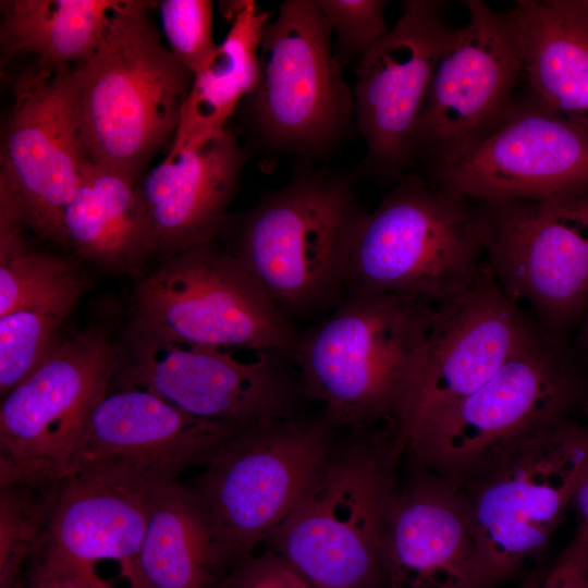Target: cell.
I'll list each match as a JSON object with an SVG mask.
<instances>
[{
  "label": "cell",
  "mask_w": 588,
  "mask_h": 588,
  "mask_svg": "<svg viewBox=\"0 0 588 588\" xmlns=\"http://www.w3.org/2000/svg\"><path fill=\"white\" fill-rule=\"evenodd\" d=\"M432 308L401 296L348 293L327 319L299 333L290 357L331 425L401 434Z\"/></svg>",
  "instance_id": "obj_1"
},
{
  "label": "cell",
  "mask_w": 588,
  "mask_h": 588,
  "mask_svg": "<svg viewBox=\"0 0 588 588\" xmlns=\"http://www.w3.org/2000/svg\"><path fill=\"white\" fill-rule=\"evenodd\" d=\"M154 4L123 0L93 57L72 69L88 160L136 181L175 136L194 79L151 23Z\"/></svg>",
  "instance_id": "obj_2"
},
{
  "label": "cell",
  "mask_w": 588,
  "mask_h": 588,
  "mask_svg": "<svg viewBox=\"0 0 588 588\" xmlns=\"http://www.w3.org/2000/svg\"><path fill=\"white\" fill-rule=\"evenodd\" d=\"M400 450L392 434L356 433L266 538L268 550L318 588L389 587L387 542L397 492L390 461Z\"/></svg>",
  "instance_id": "obj_3"
},
{
  "label": "cell",
  "mask_w": 588,
  "mask_h": 588,
  "mask_svg": "<svg viewBox=\"0 0 588 588\" xmlns=\"http://www.w3.org/2000/svg\"><path fill=\"white\" fill-rule=\"evenodd\" d=\"M485 265L468 198L405 174L363 217L345 287L348 293L401 296L437 307L469 289Z\"/></svg>",
  "instance_id": "obj_4"
},
{
  "label": "cell",
  "mask_w": 588,
  "mask_h": 588,
  "mask_svg": "<svg viewBox=\"0 0 588 588\" xmlns=\"http://www.w3.org/2000/svg\"><path fill=\"white\" fill-rule=\"evenodd\" d=\"M367 211L346 175L301 169L244 217L231 253L289 316L345 287L351 247Z\"/></svg>",
  "instance_id": "obj_5"
},
{
  "label": "cell",
  "mask_w": 588,
  "mask_h": 588,
  "mask_svg": "<svg viewBox=\"0 0 588 588\" xmlns=\"http://www.w3.org/2000/svg\"><path fill=\"white\" fill-rule=\"evenodd\" d=\"M331 37L316 0L284 1L266 24L259 82L245 99L247 122L266 155L321 157L353 133L354 94Z\"/></svg>",
  "instance_id": "obj_6"
},
{
  "label": "cell",
  "mask_w": 588,
  "mask_h": 588,
  "mask_svg": "<svg viewBox=\"0 0 588 588\" xmlns=\"http://www.w3.org/2000/svg\"><path fill=\"white\" fill-rule=\"evenodd\" d=\"M331 426L297 415L259 420L205 463L192 488L233 564L253 554L315 483L332 454Z\"/></svg>",
  "instance_id": "obj_7"
},
{
  "label": "cell",
  "mask_w": 588,
  "mask_h": 588,
  "mask_svg": "<svg viewBox=\"0 0 588 588\" xmlns=\"http://www.w3.org/2000/svg\"><path fill=\"white\" fill-rule=\"evenodd\" d=\"M588 467V429L564 418L537 429L475 473L468 502L490 588L540 553Z\"/></svg>",
  "instance_id": "obj_8"
},
{
  "label": "cell",
  "mask_w": 588,
  "mask_h": 588,
  "mask_svg": "<svg viewBox=\"0 0 588 588\" xmlns=\"http://www.w3.org/2000/svg\"><path fill=\"white\" fill-rule=\"evenodd\" d=\"M128 332L289 356L299 333L231 253L213 242L166 259L134 290Z\"/></svg>",
  "instance_id": "obj_9"
},
{
  "label": "cell",
  "mask_w": 588,
  "mask_h": 588,
  "mask_svg": "<svg viewBox=\"0 0 588 588\" xmlns=\"http://www.w3.org/2000/svg\"><path fill=\"white\" fill-rule=\"evenodd\" d=\"M120 358L105 332L86 329L61 338L47 358L1 397L0 486H51L68 475Z\"/></svg>",
  "instance_id": "obj_10"
},
{
  "label": "cell",
  "mask_w": 588,
  "mask_h": 588,
  "mask_svg": "<svg viewBox=\"0 0 588 588\" xmlns=\"http://www.w3.org/2000/svg\"><path fill=\"white\" fill-rule=\"evenodd\" d=\"M474 206L485 260L503 293L556 330L588 305V193Z\"/></svg>",
  "instance_id": "obj_11"
},
{
  "label": "cell",
  "mask_w": 588,
  "mask_h": 588,
  "mask_svg": "<svg viewBox=\"0 0 588 588\" xmlns=\"http://www.w3.org/2000/svg\"><path fill=\"white\" fill-rule=\"evenodd\" d=\"M72 69L36 62L17 76L1 149L0 205L60 243H66L65 208L88 161Z\"/></svg>",
  "instance_id": "obj_12"
},
{
  "label": "cell",
  "mask_w": 588,
  "mask_h": 588,
  "mask_svg": "<svg viewBox=\"0 0 588 588\" xmlns=\"http://www.w3.org/2000/svg\"><path fill=\"white\" fill-rule=\"evenodd\" d=\"M571 392L560 354L536 334L481 387L422 425L406 449L437 468L475 471L518 439L563 419Z\"/></svg>",
  "instance_id": "obj_13"
},
{
  "label": "cell",
  "mask_w": 588,
  "mask_h": 588,
  "mask_svg": "<svg viewBox=\"0 0 588 588\" xmlns=\"http://www.w3.org/2000/svg\"><path fill=\"white\" fill-rule=\"evenodd\" d=\"M284 356L257 352L242 360L226 348L128 332V350L115 375L119 387L149 391L200 419L245 427L296 415Z\"/></svg>",
  "instance_id": "obj_14"
},
{
  "label": "cell",
  "mask_w": 588,
  "mask_h": 588,
  "mask_svg": "<svg viewBox=\"0 0 588 588\" xmlns=\"http://www.w3.org/2000/svg\"><path fill=\"white\" fill-rule=\"evenodd\" d=\"M468 19L453 28L437 63L419 117L416 157L460 151L493 132L516 101L523 77L519 36L511 12L467 0Z\"/></svg>",
  "instance_id": "obj_15"
},
{
  "label": "cell",
  "mask_w": 588,
  "mask_h": 588,
  "mask_svg": "<svg viewBox=\"0 0 588 588\" xmlns=\"http://www.w3.org/2000/svg\"><path fill=\"white\" fill-rule=\"evenodd\" d=\"M443 2L407 0L387 34L356 63V127L366 144L357 173L400 180L416 159V133L453 27Z\"/></svg>",
  "instance_id": "obj_16"
},
{
  "label": "cell",
  "mask_w": 588,
  "mask_h": 588,
  "mask_svg": "<svg viewBox=\"0 0 588 588\" xmlns=\"http://www.w3.org/2000/svg\"><path fill=\"white\" fill-rule=\"evenodd\" d=\"M433 185L476 201L554 200L588 193V127L536 100L516 102L489 135L432 160Z\"/></svg>",
  "instance_id": "obj_17"
},
{
  "label": "cell",
  "mask_w": 588,
  "mask_h": 588,
  "mask_svg": "<svg viewBox=\"0 0 588 588\" xmlns=\"http://www.w3.org/2000/svg\"><path fill=\"white\" fill-rule=\"evenodd\" d=\"M241 428L197 418L139 388L109 389L65 477L99 475L146 489L171 483Z\"/></svg>",
  "instance_id": "obj_18"
},
{
  "label": "cell",
  "mask_w": 588,
  "mask_h": 588,
  "mask_svg": "<svg viewBox=\"0 0 588 588\" xmlns=\"http://www.w3.org/2000/svg\"><path fill=\"white\" fill-rule=\"evenodd\" d=\"M536 334L487 262L469 289L433 307L422 369L401 425L405 449L422 425L481 387Z\"/></svg>",
  "instance_id": "obj_19"
},
{
  "label": "cell",
  "mask_w": 588,
  "mask_h": 588,
  "mask_svg": "<svg viewBox=\"0 0 588 588\" xmlns=\"http://www.w3.org/2000/svg\"><path fill=\"white\" fill-rule=\"evenodd\" d=\"M245 160L236 133L225 127L203 139L172 145L138 183L152 235L164 260L213 242L226 218Z\"/></svg>",
  "instance_id": "obj_20"
},
{
  "label": "cell",
  "mask_w": 588,
  "mask_h": 588,
  "mask_svg": "<svg viewBox=\"0 0 588 588\" xmlns=\"http://www.w3.org/2000/svg\"><path fill=\"white\" fill-rule=\"evenodd\" d=\"M387 565L388 588H490L466 497L432 477L396 492Z\"/></svg>",
  "instance_id": "obj_21"
},
{
  "label": "cell",
  "mask_w": 588,
  "mask_h": 588,
  "mask_svg": "<svg viewBox=\"0 0 588 588\" xmlns=\"http://www.w3.org/2000/svg\"><path fill=\"white\" fill-rule=\"evenodd\" d=\"M149 490L91 474L61 479L54 485L47 547L95 572L98 562H117L127 588H132Z\"/></svg>",
  "instance_id": "obj_22"
},
{
  "label": "cell",
  "mask_w": 588,
  "mask_h": 588,
  "mask_svg": "<svg viewBox=\"0 0 588 588\" xmlns=\"http://www.w3.org/2000/svg\"><path fill=\"white\" fill-rule=\"evenodd\" d=\"M233 562L192 487L151 488L132 588H218Z\"/></svg>",
  "instance_id": "obj_23"
},
{
  "label": "cell",
  "mask_w": 588,
  "mask_h": 588,
  "mask_svg": "<svg viewBox=\"0 0 588 588\" xmlns=\"http://www.w3.org/2000/svg\"><path fill=\"white\" fill-rule=\"evenodd\" d=\"M510 12L532 99L588 127V1L519 0Z\"/></svg>",
  "instance_id": "obj_24"
},
{
  "label": "cell",
  "mask_w": 588,
  "mask_h": 588,
  "mask_svg": "<svg viewBox=\"0 0 588 588\" xmlns=\"http://www.w3.org/2000/svg\"><path fill=\"white\" fill-rule=\"evenodd\" d=\"M63 228L66 244L110 271L135 272L154 254L137 181L89 160L65 208Z\"/></svg>",
  "instance_id": "obj_25"
},
{
  "label": "cell",
  "mask_w": 588,
  "mask_h": 588,
  "mask_svg": "<svg viewBox=\"0 0 588 588\" xmlns=\"http://www.w3.org/2000/svg\"><path fill=\"white\" fill-rule=\"evenodd\" d=\"M231 27L211 60L196 74L172 145H186L226 127L260 77L259 48L271 13L252 0L230 2Z\"/></svg>",
  "instance_id": "obj_26"
},
{
  "label": "cell",
  "mask_w": 588,
  "mask_h": 588,
  "mask_svg": "<svg viewBox=\"0 0 588 588\" xmlns=\"http://www.w3.org/2000/svg\"><path fill=\"white\" fill-rule=\"evenodd\" d=\"M122 1H1V48L8 56H35L44 64H82L97 50Z\"/></svg>",
  "instance_id": "obj_27"
},
{
  "label": "cell",
  "mask_w": 588,
  "mask_h": 588,
  "mask_svg": "<svg viewBox=\"0 0 588 588\" xmlns=\"http://www.w3.org/2000/svg\"><path fill=\"white\" fill-rule=\"evenodd\" d=\"M77 283L0 316V394L27 378L60 341L59 330L82 294Z\"/></svg>",
  "instance_id": "obj_28"
},
{
  "label": "cell",
  "mask_w": 588,
  "mask_h": 588,
  "mask_svg": "<svg viewBox=\"0 0 588 588\" xmlns=\"http://www.w3.org/2000/svg\"><path fill=\"white\" fill-rule=\"evenodd\" d=\"M54 485L0 486V588L22 584L47 547Z\"/></svg>",
  "instance_id": "obj_29"
},
{
  "label": "cell",
  "mask_w": 588,
  "mask_h": 588,
  "mask_svg": "<svg viewBox=\"0 0 588 588\" xmlns=\"http://www.w3.org/2000/svg\"><path fill=\"white\" fill-rule=\"evenodd\" d=\"M81 282L69 261L33 249L23 237L22 223L0 207V316Z\"/></svg>",
  "instance_id": "obj_30"
},
{
  "label": "cell",
  "mask_w": 588,
  "mask_h": 588,
  "mask_svg": "<svg viewBox=\"0 0 588 588\" xmlns=\"http://www.w3.org/2000/svg\"><path fill=\"white\" fill-rule=\"evenodd\" d=\"M158 5L171 52L196 74L211 60L219 46L212 35V2L164 0Z\"/></svg>",
  "instance_id": "obj_31"
},
{
  "label": "cell",
  "mask_w": 588,
  "mask_h": 588,
  "mask_svg": "<svg viewBox=\"0 0 588 588\" xmlns=\"http://www.w3.org/2000/svg\"><path fill=\"white\" fill-rule=\"evenodd\" d=\"M335 34L338 61L356 63L387 34L382 0H316Z\"/></svg>",
  "instance_id": "obj_32"
},
{
  "label": "cell",
  "mask_w": 588,
  "mask_h": 588,
  "mask_svg": "<svg viewBox=\"0 0 588 588\" xmlns=\"http://www.w3.org/2000/svg\"><path fill=\"white\" fill-rule=\"evenodd\" d=\"M309 585L281 555L268 550L234 563L218 588H307Z\"/></svg>",
  "instance_id": "obj_33"
},
{
  "label": "cell",
  "mask_w": 588,
  "mask_h": 588,
  "mask_svg": "<svg viewBox=\"0 0 588 588\" xmlns=\"http://www.w3.org/2000/svg\"><path fill=\"white\" fill-rule=\"evenodd\" d=\"M538 588H588V538L575 534Z\"/></svg>",
  "instance_id": "obj_34"
},
{
  "label": "cell",
  "mask_w": 588,
  "mask_h": 588,
  "mask_svg": "<svg viewBox=\"0 0 588 588\" xmlns=\"http://www.w3.org/2000/svg\"><path fill=\"white\" fill-rule=\"evenodd\" d=\"M32 563L40 568L52 588H112L95 571L71 562L48 547Z\"/></svg>",
  "instance_id": "obj_35"
},
{
  "label": "cell",
  "mask_w": 588,
  "mask_h": 588,
  "mask_svg": "<svg viewBox=\"0 0 588 588\" xmlns=\"http://www.w3.org/2000/svg\"><path fill=\"white\" fill-rule=\"evenodd\" d=\"M571 505L574 506L578 519L576 534L588 538V467L574 493Z\"/></svg>",
  "instance_id": "obj_36"
},
{
  "label": "cell",
  "mask_w": 588,
  "mask_h": 588,
  "mask_svg": "<svg viewBox=\"0 0 588 588\" xmlns=\"http://www.w3.org/2000/svg\"><path fill=\"white\" fill-rule=\"evenodd\" d=\"M542 576L537 575L534 577H529L527 580L523 583V585L519 586V588H538L540 585Z\"/></svg>",
  "instance_id": "obj_37"
},
{
  "label": "cell",
  "mask_w": 588,
  "mask_h": 588,
  "mask_svg": "<svg viewBox=\"0 0 588 588\" xmlns=\"http://www.w3.org/2000/svg\"><path fill=\"white\" fill-rule=\"evenodd\" d=\"M585 330H586V335L588 338V305H587V309H586V313H585Z\"/></svg>",
  "instance_id": "obj_38"
},
{
  "label": "cell",
  "mask_w": 588,
  "mask_h": 588,
  "mask_svg": "<svg viewBox=\"0 0 588 588\" xmlns=\"http://www.w3.org/2000/svg\"><path fill=\"white\" fill-rule=\"evenodd\" d=\"M15 588H26L25 580H24L22 584H20L17 587H15Z\"/></svg>",
  "instance_id": "obj_39"
},
{
  "label": "cell",
  "mask_w": 588,
  "mask_h": 588,
  "mask_svg": "<svg viewBox=\"0 0 588 588\" xmlns=\"http://www.w3.org/2000/svg\"><path fill=\"white\" fill-rule=\"evenodd\" d=\"M586 414H587V417H588V402H587V405H586Z\"/></svg>",
  "instance_id": "obj_40"
},
{
  "label": "cell",
  "mask_w": 588,
  "mask_h": 588,
  "mask_svg": "<svg viewBox=\"0 0 588 588\" xmlns=\"http://www.w3.org/2000/svg\"><path fill=\"white\" fill-rule=\"evenodd\" d=\"M307 588H318V587H315V586L309 585Z\"/></svg>",
  "instance_id": "obj_41"
}]
</instances>
